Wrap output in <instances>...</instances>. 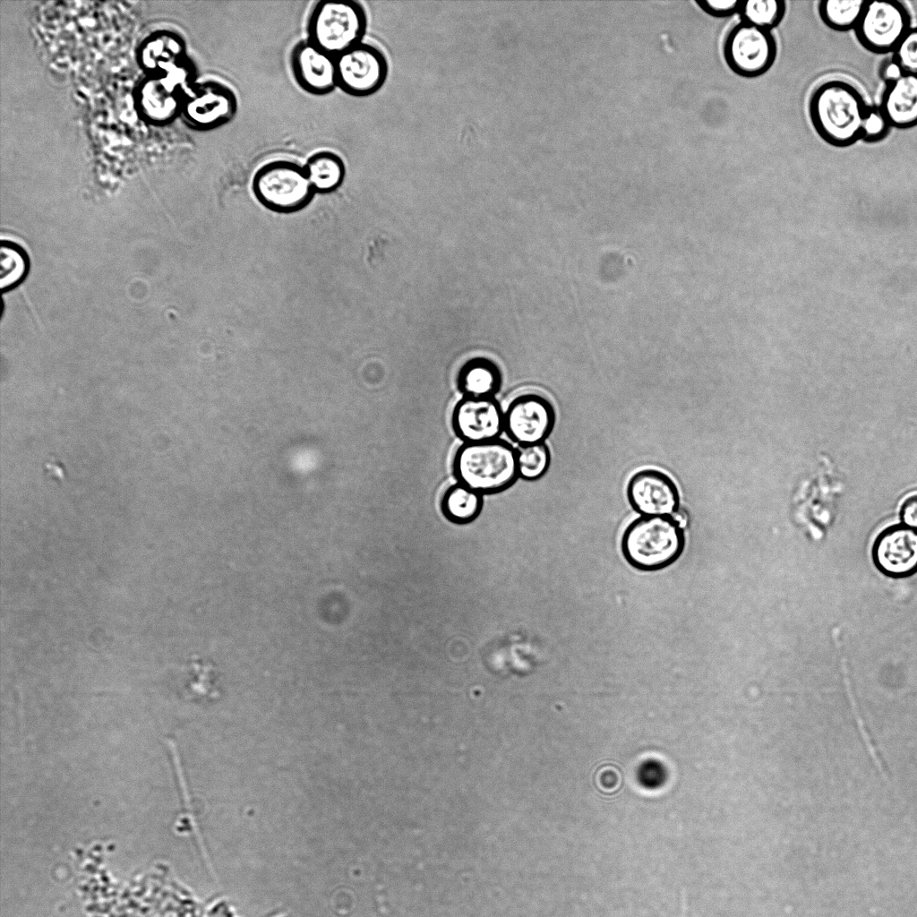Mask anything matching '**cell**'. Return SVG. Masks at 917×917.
<instances>
[{"label":"cell","instance_id":"cell-15","mask_svg":"<svg viewBox=\"0 0 917 917\" xmlns=\"http://www.w3.org/2000/svg\"><path fill=\"white\" fill-rule=\"evenodd\" d=\"M879 115L888 126L906 130L917 126V74L903 73L887 81Z\"/></svg>","mask_w":917,"mask_h":917},{"label":"cell","instance_id":"cell-19","mask_svg":"<svg viewBox=\"0 0 917 917\" xmlns=\"http://www.w3.org/2000/svg\"><path fill=\"white\" fill-rule=\"evenodd\" d=\"M867 0H821L818 15L823 23L836 31L854 30Z\"/></svg>","mask_w":917,"mask_h":917},{"label":"cell","instance_id":"cell-10","mask_svg":"<svg viewBox=\"0 0 917 917\" xmlns=\"http://www.w3.org/2000/svg\"><path fill=\"white\" fill-rule=\"evenodd\" d=\"M876 570L892 579L908 578L917 574V529L895 524L883 529L871 547Z\"/></svg>","mask_w":917,"mask_h":917},{"label":"cell","instance_id":"cell-28","mask_svg":"<svg viewBox=\"0 0 917 917\" xmlns=\"http://www.w3.org/2000/svg\"><path fill=\"white\" fill-rule=\"evenodd\" d=\"M882 73H883V78L885 80H887V81H894V80L897 79L898 77H900L902 75V73H903V71L892 60L891 62H889L888 64H887L884 66Z\"/></svg>","mask_w":917,"mask_h":917},{"label":"cell","instance_id":"cell-20","mask_svg":"<svg viewBox=\"0 0 917 917\" xmlns=\"http://www.w3.org/2000/svg\"><path fill=\"white\" fill-rule=\"evenodd\" d=\"M786 3L783 0L741 1L738 13L741 21L771 30L783 20Z\"/></svg>","mask_w":917,"mask_h":917},{"label":"cell","instance_id":"cell-8","mask_svg":"<svg viewBox=\"0 0 917 917\" xmlns=\"http://www.w3.org/2000/svg\"><path fill=\"white\" fill-rule=\"evenodd\" d=\"M338 88L347 95L364 98L379 91L389 75L383 52L361 42L336 56Z\"/></svg>","mask_w":917,"mask_h":917},{"label":"cell","instance_id":"cell-3","mask_svg":"<svg viewBox=\"0 0 917 917\" xmlns=\"http://www.w3.org/2000/svg\"><path fill=\"white\" fill-rule=\"evenodd\" d=\"M452 467L458 483L483 495L501 492L519 477L517 449L501 439L464 442Z\"/></svg>","mask_w":917,"mask_h":917},{"label":"cell","instance_id":"cell-17","mask_svg":"<svg viewBox=\"0 0 917 917\" xmlns=\"http://www.w3.org/2000/svg\"><path fill=\"white\" fill-rule=\"evenodd\" d=\"M483 494L460 484L450 485L443 493L441 509L444 517L456 524H467L477 518L483 507Z\"/></svg>","mask_w":917,"mask_h":917},{"label":"cell","instance_id":"cell-24","mask_svg":"<svg viewBox=\"0 0 917 917\" xmlns=\"http://www.w3.org/2000/svg\"><path fill=\"white\" fill-rule=\"evenodd\" d=\"M638 781L647 788H656L665 780V770L663 765L656 760L643 763L638 771Z\"/></svg>","mask_w":917,"mask_h":917},{"label":"cell","instance_id":"cell-9","mask_svg":"<svg viewBox=\"0 0 917 917\" xmlns=\"http://www.w3.org/2000/svg\"><path fill=\"white\" fill-rule=\"evenodd\" d=\"M554 424L553 404L537 393L514 398L504 412V432L519 446L544 443Z\"/></svg>","mask_w":917,"mask_h":917},{"label":"cell","instance_id":"cell-21","mask_svg":"<svg viewBox=\"0 0 917 917\" xmlns=\"http://www.w3.org/2000/svg\"><path fill=\"white\" fill-rule=\"evenodd\" d=\"M517 463L519 477L536 480L543 476L551 463V453L546 444L537 443L519 446L517 449Z\"/></svg>","mask_w":917,"mask_h":917},{"label":"cell","instance_id":"cell-27","mask_svg":"<svg viewBox=\"0 0 917 917\" xmlns=\"http://www.w3.org/2000/svg\"><path fill=\"white\" fill-rule=\"evenodd\" d=\"M885 122L879 114L870 112L865 124L866 135H878L885 126Z\"/></svg>","mask_w":917,"mask_h":917},{"label":"cell","instance_id":"cell-5","mask_svg":"<svg viewBox=\"0 0 917 917\" xmlns=\"http://www.w3.org/2000/svg\"><path fill=\"white\" fill-rule=\"evenodd\" d=\"M258 201L269 209L291 212L304 207L315 193L304 165L289 160H271L260 167L252 180Z\"/></svg>","mask_w":917,"mask_h":917},{"label":"cell","instance_id":"cell-7","mask_svg":"<svg viewBox=\"0 0 917 917\" xmlns=\"http://www.w3.org/2000/svg\"><path fill=\"white\" fill-rule=\"evenodd\" d=\"M911 28V15L896 0L868 1L854 31L861 47L874 54L893 52Z\"/></svg>","mask_w":917,"mask_h":917},{"label":"cell","instance_id":"cell-22","mask_svg":"<svg viewBox=\"0 0 917 917\" xmlns=\"http://www.w3.org/2000/svg\"><path fill=\"white\" fill-rule=\"evenodd\" d=\"M1 288L10 289L17 285L27 270V260L20 247L10 242H3L0 250Z\"/></svg>","mask_w":917,"mask_h":917},{"label":"cell","instance_id":"cell-14","mask_svg":"<svg viewBox=\"0 0 917 917\" xmlns=\"http://www.w3.org/2000/svg\"><path fill=\"white\" fill-rule=\"evenodd\" d=\"M238 101L234 90L224 83L210 81L202 85L189 104L193 123L212 129L230 122L236 116Z\"/></svg>","mask_w":917,"mask_h":917},{"label":"cell","instance_id":"cell-2","mask_svg":"<svg viewBox=\"0 0 917 917\" xmlns=\"http://www.w3.org/2000/svg\"><path fill=\"white\" fill-rule=\"evenodd\" d=\"M683 528L665 516H641L625 528L621 549L626 561L641 571H656L674 563L683 553Z\"/></svg>","mask_w":917,"mask_h":917},{"label":"cell","instance_id":"cell-13","mask_svg":"<svg viewBox=\"0 0 917 917\" xmlns=\"http://www.w3.org/2000/svg\"><path fill=\"white\" fill-rule=\"evenodd\" d=\"M289 64L296 82L305 92L322 96L338 88L336 56L309 40L293 47Z\"/></svg>","mask_w":917,"mask_h":917},{"label":"cell","instance_id":"cell-12","mask_svg":"<svg viewBox=\"0 0 917 917\" xmlns=\"http://www.w3.org/2000/svg\"><path fill=\"white\" fill-rule=\"evenodd\" d=\"M451 424L464 442L493 441L504 431V412L493 397L464 396L454 407Z\"/></svg>","mask_w":917,"mask_h":917},{"label":"cell","instance_id":"cell-23","mask_svg":"<svg viewBox=\"0 0 917 917\" xmlns=\"http://www.w3.org/2000/svg\"><path fill=\"white\" fill-rule=\"evenodd\" d=\"M893 53V61L903 73L917 74V26L909 29Z\"/></svg>","mask_w":917,"mask_h":917},{"label":"cell","instance_id":"cell-18","mask_svg":"<svg viewBox=\"0 0 917 917\" xmlns=\"http://www.w3.org/2000/svg\"><path fill=\"white\" fill-rule=\"evenodd\" d=\"M501 384V376L496 367L484 361H476L466 365L458 377V387L467 397H493Z\"/></svg>","mask_w":917,"mask_h":917},{"label":"cell","instance_id":"cell-29","mask_svg":"<svg viewBox=\"0 0 917 917\" xmlns=\"http://www.w3.org/2000/svg\"><path fill=\"white\" fill-rule=\"evenodd\" d=\"M673 518L683 528L687 524V515L685 511L680 509L673 516Z\"/></svg>","mask_w":917,"mask_h":917},{"label":"cell","instance_id":"cell-4","mask_svg":"<svg viewBox=\"0 0 917 917\" xmlns=\"http://www.w3.org/2000/svg\"><path fill=\"white\" fill-rule=\"evenodd\" d=\"M367 15L355 0H321L309 13L307 40L337 56L364 41Z\"/></svg>","mask_w":917,"mask_h":917},{"label":"cell","instance_id":"cell-1","mask_svg":"<svg viewBox=\"0 0 917 917\" xmlns=\"http://www.w3.org/2000/svg\"><path fill=\"white\" fill-rule=\"evenodd\" d=\"M808 109L814 131L831 146L849 147L866 136L870 111L861 92L848 81L820 82L810 94Z\"/></svg>","mask_w":917,"mask_h":917},{"label":"cell","instance_id":"cell-30","mask_svg":"<svg viewBox=\"0 0 917 917\" xmlns=\"http://www.w3.org/2000/svg\"><path fill=\"white\" fill-rule=\"evenodd\" d=\"M382 916H383V917H386V914H385V913H384V912H382Z\"/></svg>","mask_w":917,"mask_h":917},{"label":"cell","instance_id":"cell-16","mask_svg":"<svg viewBox=\"0 0 917 917\" xmlns=\"http://www.w3.org/2000/svg\"><path fill=\"white\" fill-rule=\"evenodd\" d=\"M304 167L315 193L336 190L346 176L343 159L330 150L314 152L306 159Z\"/></svg>","mask_w":917,"mask_h":917},{"label":"cell","instance_id":"cell-6","mask_svg":"<svg viewBox=\"0 0 917 917\" xmlns=\"http://www.w3.org/2000/svg\"><path fill=\"white\" fill-rule=\"evenodd\" d=\"M777 45L771 30L741 21L727 33L724 56L729 68L744 78L766 73L774 64Z\"/></svg>","mask_w":917,"mask_h":917},{"label":"cell","instance_id":"cell-25","mask_svg":"<svg viewBox=\"0 0 917 917\" xmlns=\"http://www.w3.org/2000/svg\"><path fill=\"white\" fill-rule=\"evenodd\" d=\"M699 8L707 13L716 17H726L738 13L739 0H698Z\"/></svg>","mask_w":917,"mask_h":917},{"label":"cell","instance_id":"cell-11","mask_svg":"<svg viewBox=\"0 0 917 917\" xmlns=\"http://www.w3.org/2000/svg\"><path fill=\"white\" fill-rule=\"evenodd\" d=\"M626 494L631 508L642 516L673 517L681 509L676 484L658 469L636 472L628 482Z\"/></svg>","mask_w":917,"mask_h":917},{"label":"cell","instance_id":"cell-26","mask_svg":"<svg viewBox=\"0 0 917 917\" xmlns=\"http://www.w3.org/2000/svg\"><path fill=\"white\" fill-rule=\"evenodd\" d=\"M904 525L917 529V493H913L903 501L899 511Z\"/></svg>","mask_w":917,"mask_h":917}]
</instances>
